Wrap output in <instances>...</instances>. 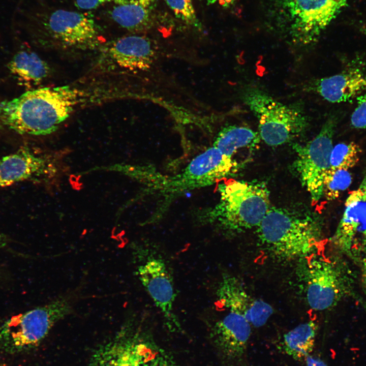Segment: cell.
I'll return each instance as SVG.
<instances>
[{
    "instance_id": "cell-1",
    "label": "cell",
    "mask_w": 366,
    "mask_h": 366,
    "mask_svg": "<svg viewBox=\"0 0 366 366\" xmlns=\"http://www.w3.org/2000/svg\"><path fill=\"white\" fill-rule=\"evenodd\" d=\"M70 86L43 87L0 102V123L20 134L41 136L55 131L79 102Z\"/></svg>"
},
{
    "instance_id": "cell-2",
    "label": "cell",
    "mask_w": 366,
    "mask_h": 366,
    "mask_svg": "<svg viewBox=\"0 0 366 366\" xmlns=\"http://www.w3.org/2000/svg\"><path fill=\"white\" fill-rule=\"evenodd\" d=\"M234 158L212 146L199 154L178 173L166 175L150 167L123 164L120 173L137 180L146 191L162 197L168 203L187 192L206 187L228 178L237 170Z\"/></svg>"
},
{
    "instance_id": "cell-3",
    "label": "cell",
    "mask_w": 366,
    "mask_h": 366,
    "mask_svg": "<svg viewBox=\"0 0 366 366\" xmlns=\"http://www.w3.org/2000/svg\"><path fill=\"white\" fill-rule=\"evenodd\" d=\"M219 183V200L201 216L203 222L215 225L228 234L257 228L271 208L265 184L232 178Z\"/></svg>"
},
{
    "instance_id": "cell-4",
    "label": "cell",
    "mask_w": 366,
    "mask_h": 366,
    "mask_svg": "<svg viewBox=\"0 0 366 366\" xmlns=\"http://www.w3.org/2000/svg\"><path fill=\"white\" fill-rule=\"evenodd\" d=\"M258 241L280 261L300 260L316 252L323 238L321 223L309 216L271 207L257 228Z\"/></svg>"
},
{
    "instance_id": "cell-5",
    "label": "cell",
    "mask_w": 366,
    "mask_h": 366,
    "mask_svg": "<svg viewBox=\"0 0 366 366\" xmlns=\"http://www.w3.org/2000/svg\"><path fill=\"white\" fill-rule=\"evenodd\" d=\"M299 260L297 276L312 310L330 309L353 293L351 272L339 259L315 253Z\"/></svg>"
},
{
    "instance_id": "cell-6",
    "label": "cell",
    "mask_w": 366,
    "mask_h": 366,
    "mask_svg": "<svg viewBox=\"0 0 366 366\" xmlns=\"http://www.w3.org/2000/svg\"><path fill=\"white\" fill-rule=\"evenodd\" d=\"M77 297L66 294L9 318L0 326L1 348L17 352L36 347L56 323L71 313Z\"/></svg>"
},
{
    "instance_id": "cell-7",
    "label": "cell",
    "mask_w": 366,
    "mask_h": 366,
    "mask_svg": "<svg viewBox=\"0 0 366 366\" xmlns=\"http://www.w3.org/2000/svg\"><path fill=\"white\" fill-rule=\"evenodd\" d=\"M241 98L258 120L260 139L269 146L291 141L308 126V118L300 109L277 101L261 89L246 88Z\"/></svg>"
},
{
    "instance_id": "cell-8",
    "label": "cell",
    "mask_w": 366,
    "mask_h": 366,
    "mask_svg": "<svg viewBox=\"0 0 366 366\" xmlns=\"http://www.w3.org/2000/svg\"><path fill=\"white\" fill-rule=\"evenodd\" d=\"M338 118L334 115L329 116L314 138L306 144L293 145L296 155L292 164L293 171L314 204L324 196V181L329 169Z\"/></svg>"
},
{
    "instance_id": "cell-9",
    "label": "cell",
    "mask_w": 366,
    "mask_h": 366,
    "mask_svg": "<svg viewBox=\"0 0 366 366\" xmlns=\"http://www.w3.org/2000/svg\"><path fill=\"white\" fill-rule=\"evenodd\" d=\"M349 1L280 0L278 17L294 43L309 45L317 41Z\"/></svg>"
},
{
    "instance_id": "cell-10",
    "label": "cell",
    "mask_w": 366,
    "mask_h": 366,
    "mask_svg": "<svg viewBox=\"0 0 366 366\" xmlns=\"http://www.w3.org/2000/svg\"><path fill=\"white\" fill-rule=\"evenodd\" d=\"M251 325L243 316L229 311L211 328L210 335L213 345L225 366H247Z\"/></svg>"
},
{
    "instance_id": "cell-11",
    "label": "cell",
    "mask_w": 366,
    "mask_h": 366,
    "mask_svg": "<svg viewBox=\"0 0 366 366\" xmlns=\"http://www.w3.org/2000/svg\"><path fill=\"white\" fill-rule=\"evenodd\" d=\"M361 182L347 197L342 218L331 238L338 252L355 258L358 236L366 240V166Z\"/></svg>"
},
{
    "instance_id": "cell-12",
    "label": "cell",
    "mask_w": 366,
    "mask_h": 366,
    "mask_svg": "<svg viewBox=\"0 0 366 366\" xmlns=\"http://www.w3.org/2000/svg\"><path fill=\"white\" fill-rule=\"evenodd\" d=\"M148 333L126 330L99 347L89 366H147Z\"/></svg>"
},
{
    "instance_id": "cell-13",
    "label": "cell",
    "mask_w": 366,
    "mask_h": 366,
    "mask_svg": "<svg viewBox=\"0 0 366 366\" xmlns=\"http://www.w3.org/2000/svg\"><path fill=\"white\" fill-rule=\"evenodd\" d=\"M142 285L164 317L170 331L181 329L174 314L175 298L172 277L164 261L159 258H151L141 265L136 272Z\"/></svg>"
},
{
    "instance_id": "cell-14",
    "label": "cell",
    "mask_w": 366,
    "mask_h": 366,
    "mask_svg": "<svg viewBox=\"0 0 366 366\" xmlns=\"http://www.w3.org/2000/svg\"><path fill=\"white\" fill-rule=\"evenodd\" d=\"M51 35L63 44L80 49H93L100 44L99 32L89 14L58 10L46 23Z\"/></svg>"
},
{
    "instance_id": "cell-15",
    "label": "cell",
    "mask_w": 366,
    "mask_h": 366,
    "mask_svg": "<svg viewBox=\"0 0 366 366\" xmlns=\"http://www.w3.org/2000/svg\"><path fill=\"white\" fill-rule=\"evenodd\" d=\"M156 54V49L149 39L133 35L104 45L101 48L100 61L113 68L143 71L150 68Z\"/></svg>"
},
{
    "instance_id": "cell-16",
    "label": "cell",
    "mask_w": 366,
    "mask_h": 366,
    "mask_svg": "<svg viewBox=\"0 0 366 366\" xmlns=\"http://www.w3.org/2000/svg\"><path fill=\"white\" fill-rule=\"evenodd\" d=\"M220 304L243 316L255 327L263 326L273 313L270 304L250 295L235 277H222L217 290Z\"/></svg>"
},
{
    "instance_id": "cell-17",
    "label": "cell",
    "mask_w": 366,
    "mask_h": 366,
    "mask_svg": "<svg viewBox=\"0 0 366 366\" xmlns=\"http://www.w3.org/2000/svg\"><path fill=\"white\" fill-rule=\"evenodd\" d=\"M54 171L48 157L28 147H21L0 158V189L22 181L44 179Z\"/></svg>"
},
{
    "instance_id": "cell-18",
    "label": "cell",
    "mask_w": 366,
    "mask_h": 366,
    "mask_svg": "<svg viewBox=\"0 0 366 366\" xmlns=\"http://www.w3.org/2000/svg\"><path fill=\"white\" fill-rule=\"evenodd\" d=\"M307 89L329 102L351 101L366 89V74L358 68H349L339 74L312 81Z\"/></svg>"
},
{
    "instance_id": "cell-19",
    "label": "cell",
    "mask_w": 366,
    "mask_h": 366,
    "mask_svg": "<svg viewBox=\"0 0 366 366\" xmlns=\"http://www.w3.org/2000/svg\"><path fill=\"white\" fill-rule=\"evenodd\" d=\"M155 4V0H128L124 4L114 7L111 17L119 25L129 30H142L150 24Z\"/></svg>"
},
{
    "instance_id": "cell-20",
    "label": "cell",
    "mask_w": 366,
    "mask_h": 366,
    "mask_svg": "<svg viewBox=\"0 0 366 366\" xmlns=\"http://www.w3.org/2000/svg\"><path fill=\"white\" fill-rule=\"evenodd\" d=\"M10 72L25 84H37L48 75L47 64L36 53L21 50L16 53L8 64Z\"/></svg>"
},
{
    "instance_id": "cell-21",
    "label": "cell",
    "mask_w": 366,
    "mask_h": 366,
    "mask_svg": "<svg viewBox=\"0 0 366 366\" xmlns=\"http://www.w3.org/2000/svg\"><path fill=\"white\" fill-rule=\"evenodd\" d=\"M260 138L258 132L248 127L228 126L219 132L212 146L225 155L233 158V156L240 149H252L256 147Z\"/></svg>"
},
{
    "instance_id": "cell-22",
    "label": "cell",
    "mask_w": 366,
    "mask_h": 366,
    "mask_svg": "<svg viewBox=\"0 0 366 366\" xmlns=\"http://www.w3.org/2000/svg\"><path fill=\"white\" fill-rule=\"evenodd\" d=\"M317 325L313 321L301 323L283 336L285 352L296 361H301L313 350Z\"/></svg>"
},
{
    "instance_id": "cell-23",
    "label": "cell",
    "mask_w": 366,
    "mask_h": 366,
    "mask_svg": "<svg viewBox=\"0 0 366 366\" xmlns=\"http://www.w3.org/2000/svg\"><path fill=\"white\" fill-rule=\"evenodd\" d=\"M361 152L360 147L354 142L339 143L331 151L328 170H349L358 163Z\"/></svg>"
},
{
    "instance_id": "cell-24",
    "label": "cell",
    "mask_w": 366,
    "mask_h": 366,
    "mask_svg": "<svg viewBox=\"0 0 366 366\" xmlns=\"http://www.w3.org/2000/svg\"><path fill=\"white\" fill-rule=\"evenodd\" d=\"M352 179L349 170H328L324 181V196L329 201L336 199L348 189L352 182Z\"/></svg>"
},
{
    "instance_id": "cell-25",
    "label": "cell",
    "mask_w": 366,
    "mask_h": 366,
    "mask_svg": "<svg viewBox=\"0 0 366 366\" xmlns=\"http://www.w3.org/2000/svg\"><path fill=\"white\" fill-rule=\"evenodd\" d=\"M175 16L199 30L202 25L197 18L192 0H164Z\"/></svg>"
},
{
    "instance_id": "cell-26",
    "label": "cell",
    "mask_w": 366,
    "mask_h": 366,
    "mask_svg": "<svg viewBox=\"0 0 366 366\" xmlns=\"http://www.w3.org/2000/svg\"><path fill=\"white\" fill-rule=\"evenodd\" d=\"M357 106L351 116V124L355 129H365L366 92L357 97Z\"/></svg>"
},
{
    "instance_id": "cell-27",
    "label": "cell",
    "mask_w": 366,
    "mask_h": 366,
    "mask_svg": "<svg viewBox=\"0 0 366 366\" xmlns=\"http://www.w3.org/2000/svg\"><path fill=\"white\" fill-rule=\"evenodd\" d=\"M128 0H76V6L83 10L95 9L106 3L113 2L118 5L127 3Z\"/></svg>"
},
{
    "instance_id": "cell-28",
    "label": "cell",
    "mask_w": 366,
    "mask_h": 366,
    "mask_svg": "<svg viewBox=\"0 0 366 366\" xmlns=\"http://www.w3.org/2000/svg\"><path fill=\"white\" fill-rule=\"evenodd\" d=\"M307 366H327L319 358L308 355L304 359Z\"/></svg>"
},
{
    "instance_id": "cell-29",
    "label": "cell",
    "mask_w": 366,
    "mask_h": 366,
    "mask_svg": "<svg viewBox=\"0 0 366 366\" xmlns=\"http://www.w3.org/2000/svg\"><path fill=\"white\" fill-rule=\"evenodd\" d=\"M364 252L362 259L361 279L363 289L366 293V240L364 245Z\"/></svg>"
},
{
    "instance_id": "cell-30",
    "label": "cell",
    "mask_w": 366,
    "mask_h": 366,
    "mask_svg": "<svg viewBox=\"0 0 366 366\" xmlns=\"http://www.w3.org/2000/svg\"><path fill=\"white\" fill-rule=\"evenodd\" d=\"M235 0H205L207 5L218 4L221 6L226 8L230 7L234 3Z\"/></svg>"
},
{
    "instance_id": "cell-31",
    "label": "cell",
    "mask_w": 366,
    "mask_h": 366,
    "mask_svg": "<svg viewBox=\"0 0 366 366\" xmlns=\"http://www.w3.org/2000/svg\"><path fill=\"white\" fill-rule=\"evenodd\" d=\"M7 243V239L5 236L0 233V248L5 247Z\"/></svg>"
},
{
    "instance_id": "cell-32",
    "label": "cell",
    "mask_w": 366,
    "mask_h": 366,
    "mask_svg": "<svg viewBox=\"0 0 366 366\" xmlns=\"http://www.w3.org/2000/svg\"><path fill=\"white\" fill-rule=\"evenodd\" d=\"M363 33L366 35V27L362 28Z\"/></svg>"
}]
</instances>
